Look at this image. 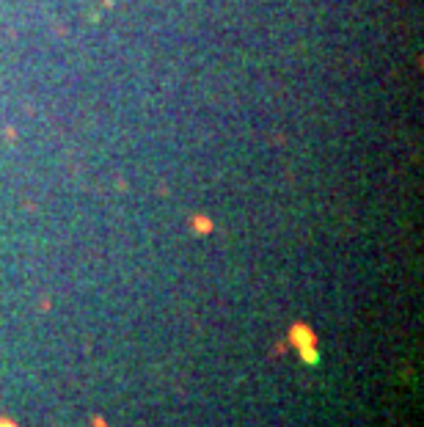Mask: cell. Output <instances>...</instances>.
<instances>
[{"label":"cell","instance_id":"cell-1","mask_svg":"<svg viewBox=\"0 0 424 427\" xmlns=\"http://www.w3.org/2000/svg\"><path fill=\"white\" fill-rule=\"evenodd\" d=\"M289 342L300 350V348H311V345H317V336H314V331H311L308 325L298 323V325H292L289 328Z\"/></svg>","mask_w":424,"mask_h":427},{"label":"cell","instance_id":"cell-2","mask_svg":"<svg viewBox=\"0 0 424 427\" xmlns=\"http://www.w3.org/2000/svg\"><path fill=\"white\" fill-rule=\"evenodd\" d=\"M298 356H300V361L303 364H320V353H317V345H311V348H300L298 350Z\"/></svg>","mask_w":424,"mask_h":427},{"label":"cell","instance_id":"cell-3","mask_svg":"<svg viewBox=\"0 0 424 427\" xmlns=\"http://www.w3.org/2000/svg\"><path fill=\"white\" fill-rule=\"evenodd\" d=\"M193 226H196L198 232H210V229H212V223L204 221V218H196V221H193Z\"/></svg>","mask_w":424,"mask_h":427},{"label":"cell","instance_id":"cell-4","mask_svg":"<svg viewBox=\"0 0 424 427\" xmlns=\"http://www.w3.org/2000/svg\"><path fill=\"white\" fill-rule=\"evenodd\" d=\"M91 427H108V422H105L102 416H94V419H91Z\"/></svg>","mask_w":424,"mask_h":427},{"label":"cell","instance_id":"cell-5","mask_svg":"<svg viewBox=\"0 0 424 427\" xmlns=\"http://www.w3.org/2000/svg\"><path fill=\"white\" fill-rule=\"evenodd\" d=\"M0 427H19V425L11 422V419H6V416H0Z\"/></svg>","mask_w":424,"mask_h":427}]
</instances>
